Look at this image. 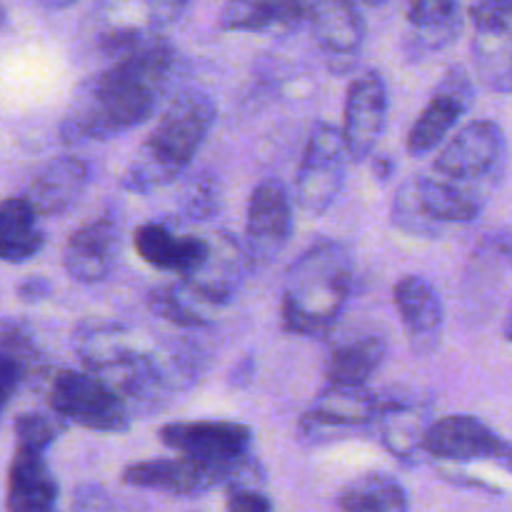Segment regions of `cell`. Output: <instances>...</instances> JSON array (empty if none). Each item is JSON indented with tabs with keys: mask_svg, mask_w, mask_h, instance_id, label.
Returning a JSON list of instances; mask_svg holds the SVG:
<instances>
[{
	"mask_svg": "<svg viewBox=\"0 0 512 512\" xmlns=\"http://www.w3.org/2000/svg\"><path fill=\"white\" fill-rule=\"evenodd\" d=\"M148 308L153 310L158 318L168 320V323L178 325V328H205L210 323V310L213 305L205 303L183 278L180 283L173 285H158L148 293Z\"/></svg>",
	"mask_w": 512,
	"mask_h": 512,
	"instance_id": "f546056e",
	"label": "cell"
},
{
	"mask_svg": "<svg viewBox=\"0 0 512 512\" xmlns=\"http://www.w3.org/2000/svg\"><path fill=\"white\" fill-rule=\"evenodd\" d=\"M483 200L440 175H415L400 185L390 208L393 225L415 238H440L453 225L473 223Z\"/></svg>",
	"mask_w": 512,
	"mask_h": 512,
	"instance_id": "52a82bcc",
	"label": "cell"
},
{
	"mask_svg": "<svg viewBox=\"0 0 512 512\" xmlns=\"http://www.w3.org/2000/svg\"><path fill=\"white\" fill-rule=\"evenodd\" d=\"M160 440L175 453L210 463H245L253 448V430L233 420H180L160 428Z\"/></svg>",
	"mask_w": 512,
	"mask_h": 512,
	"instance_id": "9a60e30c",
	"label": "cell"
},
{
	"mask_svg": "<svg viewBox=\"0 0 512 512\" xmlns=\"http://www.w3.org/2000/svg\"><path fill=\"white\" fill-rule=\"evenodd\" d=\"M38 218V210L25 195L5 198L0 210V255L5 263L20 265L43 250L45 233Z\"/></svg>",
	"mask_w": 512,
	"mask_h": 512,
	"instance_id": "4316f807",
	"label": "cell"
},
{
	"mask_svg": "<svg viewBox=\"0 0 512 512\" xmlns=\"http://www.w3.org/2000/svg\"><path fill=\"white\" fill-rule=\"evenodd\" d=\"M423 453L448 463H495L512 473V443L473 415H448L428 425Z\"/></svg>",
	"mask_w": 512,
	"mask_h": 512,
	"instance_id": "8fae6325",
	"label": "cell"
},
{
	"mask_svg": "<svg viewBox=\"0 0 512 512\" xmlns=\"http://www.w3.org/2000/svg\"><path fill=\"white\" fill-rule=\"evenodd\" d=\"M388 128V85L378 70L355 75L343 108V138L353 163L370 158Z\"/></svg>",
	"mask_w": 512,
	"mask_h": 512,
	"instance_id": "2e32d148",
	"label": "cell"
},
{
	"mask_svg": "<svg viewBox=\"0 0 512 512\" xmlns=\"http://www.w3.org/2000/svg\"><path fill=\"white\" fill-rule=\"evenodd\" d=\"M418 408L403 403L398 398H385L383 408H380L378 423H380V435H383V443L395 458L410 460L415 453L423 450L425 440V428H420L418 423Z\"/></svg>",
	"mask_w": 512,
	"mask_h": 512,
	"instance_id": "4dcf8cb0",
	"label": "cell"
},
{
	"mask_svg": "<svg viewBox=\"0 0 512 512\" xmlns=\"http://www.w3.org/2000/svg\"><path fill=\"white\" fill-rule=\"evenodd\" d=\"M90 183V168L75 155H60L38 170L28 185L25 198L40 218H58L70 213L83 200Z\"/></svg>",
	"mask_w": 512,
	"mask_h": 512,
	"instance_id": "44dd1931",
	"label": "cell"
},
{
	"mask_svg": "<svg viewBox=\"0 0 512 512\" xmlns=\"http://www.w3.org/2000/svg\"><path fill=\"white\" fill-rule=\"evenodd\" d=\"M65 430V420L60 415L43 413V410H28V413L15 418V445H28V448L48 450L60 433Z\"/></svg>",
	"mask_w": 512,
	"mask_h": 512,
	"instance_id": "d6a6232c",
	"label": "cell"
},
{
	"mask_svg": "<svg viewBox=\"0 0 512 512\" xmlns=\"http://www.w3.org/2000/svg\"><path fill=\"white\" fill-rule=\"evenodd\" d=\"M150 3H153L155 18H158L160 28L168 30L170 25H175L180 18H183L190 0H150Z\"/></svg>",
	"mask_w": 512,
	"mask_h": 512,
	"instance_id": "d590c367",
	"label": "cell"
},
{
	"mask_svg": "<svg viewBox=\"0 0 512 512\" xmlns=\"http://www.w3.org/2000/svg\"><path fill=\"white\" fill-rule=\"evenodd\" d=\"M33 5H38V8H48V10H63V8H70L73 3H78V0H30Z\"/></svg>",
	"mask_w": 512,
	"mask_h": 512,
	"instance_id": "74e56055",
	"label": "cell"
},
{
	"mask_svg": "<svg viewBox=\"0 0 512 512\" xmlns=\"http://www.w3.org/2000/svg\"><path fill=\"white\" fill-rule=\"evenodd\" d=\"M350 153L343 130L330 123H315L300 158L295 200L308 215H323L333 208L345 185Z\"/></svg>",
	"mask_w": 512,
	"mask_h": 512,
	"instance_id": "30bf717a",
	"label": "cell"
},
{
	"mask_svg": "<svg viewBox=\"0 0 512 512\" xmlns=\"http://www.w3.org/2000/svg\"><path fill=\"white\" fill-rule=\"evenodd\" d=\"M473 20L475 73L480 83L500 95L512 93V0H478Z\"/></svg>",
	"mask_w": 512,
	"mask_h": 512,
	"instance_id": "7c38bea8",
	"label": "cell"
},
{
	"mask_svg": "<svg viewBox=\"0 0 512 512\" xmlns=\"http://www.w3.org/2000/svg\"><path fill=\"white\" fill-rule=\"evenodd\" d=\"M220 30L225 33H265L298 28L283 0H228L220 10Z\"/></svg>",
	"mask_w": 512,
	"mask_h": 512,
	"instance_id": "f1b7e54d",
	"label": "cell"
},
{
	"mask_svg": "<svg viewBox=\"0 0 512 512\" xmlns=\"http://www.w3.org/2000/svg\"><path fill=\"white\" fill-rule=\"evenodd\" d=\"M210 240V253L193 275L183 278L200 298L213 308H223L243 288L245 275L253 268L248 248L230 233H215Z\"/></svg>",
	"mask_w": 512,
	"mask_h": 512,
	"instance_id": "d6986e66",
	"label": "cell"
},
{
	"mask_svg": "<svg viewBox=\"0 0 512 512\" xmlns=\"http://www.w3.org/2000/svg\"><path fill=\"white\" fill-rule=\"evenodd\" d=\"M38 375H43V355L35 345L33 333L20 320L5 318L3 353H0V395H3L5 408L15 398V393Z\"/></svg>",
	"mask_w": 512,
	"mask_h": 512,
	"instance_id": "484cf974",
	"label": "cell"
},
{
	"mask_svg": "<svg viewBox=\"0 0 512 512\" xmlns=\"http://www.w3.org/2000/svg\"><path fill=\"white\" fill-rule=\"evenodd\" d=\"M18 295L25 303H38L50 295V283L45 278H28L23 285H18Z\"/></svg>",
	"mask_w": 512,
	"mask_h": 512,
	"instance_id": "8d00e7d4",
	"label": "cell"
},
{
	"mask_svg": "<svg viewBox=\"0 0 512 512\" xmlns=\"http://www.w3.org/2000/svg\"><path fill=\"white\" fill-rule=\"evenodd\" d=\"M178 70V53L158 38L120 55L75 90L63 120L65 145L100 143L138 128L158 110Z\"/></svg>",
	"mask_w": 512,
	"mask_h": 512,
	"instance_id": "6da1fadb",
	"label": "cell"
},
{
	"mask_svg": "<svg viewBox=\"0 0 512 512\" xmlns=\"http://www.w3.org/2000/svg\"><path fill=\"white\" fill-rule=\"evenodd\" d=\"M473 100L475 85L470 75L465 73V68H460V65L448 68L443 80L435 85L423 113L418 115V120L410 128L408 153L413 158H423V155L443 148L455 125L460 123V118L473 108Z\"/></svg>",
	"mask_w": 512,
	"mask_h": 512,
	"instance_id": "5bb4252c",
	"label": "cell"
},
{
	"mask_svg": "<svg viewBox=\"0 0 512 512\" xmlns=\"http://www.w3.org/2000/svg\"><path fill=\"white\" fill-rule=\"evenodd\" d=\"M353 293V258L335 240L310 245L285 273L283 328L303 338L333 333Z\"/></svg>",
	"mask_w": 512,
	"mask_h": 512,
	"instance_id": "277c9868",
	"label": "cell"
},
{
	"mask_svg": "<svg viewBox=\"0 0 512 512\" xmlns=\"http://www.w3.org/2000/svg\"><path fill=\"white\" fill-rule=\"evenodd\" d=\"M215 118H218L215 103L198 90H188L170 100L168 108L160 113L158 125L150 130L145 143L125 168L120 178L123 190L148 195L178 183L213 130Z\"/></svg>",
	"mask_w": 512,
	"mask_h": 512,
	"instance_id": "3957f363",
	"label": "cell"
},
{
	"mask_svg": "<svg viewBox=\"0 0 512 512\" xmlns=\"http://www.w3.org/2000/svg\"><path fill=\"white\" fill-rule=\"evenodd\" d=\"M388 355V340L383 333H353L330 348L325 375L330 385H355L365 388L375 370Z\"/></svg>",
	"mask_w": 512,
	"mask_h": 512,
	"instance_id": "d4e9b609",
	"label": "cell"
},
{
	"mask_svg": "<svg viewBox=\"0 0 512 512\" xmlns=\"http://www.w3.org/2000/svg\"><path fill=\"white\" fill-rule=\"evenodd\" d=\"M73 512H120L108 490L98 485H83L73 495Z\"/></svg>",
	"mask_w": 512,
	"mask_h": 512,
	"instance_id": "e575fe53",
	"label": "cell"
},
{
	"mask_svg": "<svg viewBox=\"0 0 512 512\" xmlns=\"http://www.w3.org/2000/svg\"><path fill=\"white\" fill-rule=\"evenodd\" d=\"M123 248V225L115 215H100L75 230L65 243V273L83 285H95L113 273Z\"/></svg>",
	"mask_w": 512,
	"mask_h": 512,
	"instance_id": "e0dca14e",
	"label": "cell"
},
{
	"mask_svg": "<svg viewBox=\"0 0 512 512\" xmlns=\"http://www.w3.org/2000/svg\"><path fill=\"white\" fill-rule=\"evenodd\" d=\"M295 23L305 25L325 63L343 75L358 65L365 43V20L355 0H283Z\"/></svg>",
	"mask_w": 512,
	"mask_h": 512,
	"instance_id": "9c48e42d",
	"label": "cell"
},
{
	"mask_svg": "<svg viewBox=\"0 0 512 512\" xmlns=\"http://www.w3.org/2000/svg\"><path fill=\"white\" fill-rule=\"evenodd\" d=\"M75 350L83 368L118 393L133 415L163 408L170 393L193 380L183 343L168 350H145L118 325L78 330Z\"/></svg>",
	"mask_w": 512,
	"mask_h": 512,
	"instance_id": "7a4b0ae2",
	"label": "cell"
},
{
	"mask_svg": "<svg viewBox=\"0 0 512 512\" xmlns=\"http://www.w3.org/2000/svg\"><path fill=\"white\" fill-rule=\"evenodd\" d=\"M220 208V185L210 173H198L185 188L180 190L178 205H175V220L180 223H203L213 218Z\"/></svg>",
	"mask_w": 512,
	"mask_h": 512,
	"instance_id": "1f68e13d",
	"label": "cell"
},
{
	"mask_svg": "<svg viewBox=\"0 0 512 512\" xmlns=\"http://www.w3.org/2000/svg\"><path fill=\"white\" fill-rule=\"evenodd\" d=\"M375 173H378V178L388 180L390 175H393V160H388V158L375 160Z\"/></svg>",
	"mask_w": 512,
	"mask_h": 512,
	"instance_id": "f35d334b",
	"label": "cell"
},
{
	"mask_svg": "<svg viewBox=\"0 0 512 512\" xmlns=\"http://www.w3.org/2000/svg\"><path fill=\"white\" fill-rule=\"evenodd\" d=\"M123 483L130 488L155 490L173 498H198L215 488H228L235 483H263V465L255 458L245 463H210L178 453L175 458L140 460L123 470Z\"/></svg>",
	"mask_w": 512,
	"mask_h": 512,
	"instance_id": "8992f818",
	"label": "cell"
},
{
	"mask_svg": "<svg viewBox=\"0 0 512 512\" xmlns=\"http://www.w3.org/2000/svg\"><path fill=\"white\" fill-rule=\"evenodd\" d=\"M393 303L403 320L410 348L418 355L438 348L440 335H443L445 308L435 285L423 275H405L395 283Z\"/></svg>",
	"mask_w": 512,
	"mask_h": 512,
	"instance_id": "ffe728a7",
	"label": "cell"
},
{
	"mask_svg": "<svg viewBox=\"0 0 512 512\" xmlns=\"http://www.w3.org/2000/svg\"><path fill=\"white\" fill-rule=\"evenodd\" d=\"M463 25L460 0H410L408 43L415 53L450 48L463 33Z\"/></svg>",
	"mask_w": 512,
	"mask_h": 512,
	"instance_id": "cb8c5ba5",
	"label": "cell"
},
{
	"mask_svg": "<svg viewBox=\"0 0 512 512\" xmlns=\"http://www.w3.org/2000/svg\"><path fill=\"white\" fill-rule=\"evenodd\" d=\"M505 255H508L510 263H512V238L508 240V243H505Z\"/></svg>",
	"mask_w": 512,
	"mask_h": 512,
	"instance_id": "60d3db41",
	"label": "cell"
},
{
	"mask_svg": "<svg viewBox=\"0 0 512 512\" xmlns=\"http://www.w3.org/2000/svg\"><path fill=\"white\" fill-rule=\"evenodd\" d=\"M343 512H410V500L400 480L388 473H365L350 480L338 495Z\"/></svg>",
	"mask_w": 512,
	"mask_h": 512,
	"instance_id": "83f0119b",
	"label": "cell"
},
{
	"mask_svg": "<svg viewBox=\"0 0 512 512\" xmlns=\"http://www.w3.org/2000/svg\"><path fill=\"white\" fill-rule=\"evenodd\" d=\"M505 338H508V340H510V343H512V313H510L508 323H505Z\"/></svg>",
	"mask_w": 512,
	"mask_h": 512,
	"instance_id": "ab89813d",
	"label": "cell"
},
{
	"mask_svg": "<svg viewBox=\"0 0 512 512\" xmlns=\"http://www.w3.org/2000/svg\"><path fill=\"white\" fill-rule=\"evenodd\" d=\"M225 490V512H273V500L260 490V485L235 483Z\"/></svg>",
	"mask_w": 512,
	"mask_h": 512,
	"instance_id": "836d02e7",
	"label": "cell"
},
{
	"mask_svg": "<svg viewBox=\"0 0 512 512\" xmlns=\"http://www.w3.org/2000/svg\"><path fill=\"white\" fill-rule=\"evenodd\" d=\"M383 398L355 385H330L300 420L305 438L323 440L328 433H348L378 420Z\"/></svg>",
	"mask_w": 512,
	"mask_h": 512,
	"instance_id": "ac0fdd59",
	"label": "cell"
},
{
	"mask_svg": "<svg viewBox=\"0 0 512 512\" xmlns=\"http://www.w3.org/2000/svg\"><path fill=\"white\" fill-rule=\"evenodd\" d=\"M135 253L153 268L188 278L210 253V240L175 235L165 223H145L133 235Z\"/></svg>",
	"mask_w": 512,
	"mask_h": 512,
	"instance_id": "603a6c76",
	"label": "cell"
},
{
	"mask_svg": "<svg viewBox=\"0 0 512 512\" xmlns=\"http://www.w3.org/2000/svg\"><path fill=\"white\" fill-rule=\"evenodd\" d=\"M365 5H383V3H388V0H363Z\"/></svg>",
	"mask_w": 512,
	"mask_h": 512,
	"instance_id": "b9f144b4",
	"label": "cell"
},
{
	"mask_svg": "<svg viewBox=\"0 0 512 512\" xmlns=\"http://www.w3.org/2000/svg\"><path fill=\"white\" fill-rule=\"evenodd\" d=\"M48 405L65 423L95 433H125L133 418L128 403L88 370H55L48 383Z\"/></svg>",
	"mask_w": 512,
	"mask_h": 512,
	"instance_id": "ba28073f",
	"label": "cell"
},
{
	"mask_svg": "<svg viewBox=\"0 0 512 512\" xmlns=\"http://www.w3.org/2000/svg\"><path fill=\"white\" fill-rule=\"evenodd\" d=\"M60 488L45 450L15 445L8 468V512H55Z\"/></svg>",
	"mask_w": 512,
	"mask_h": 512,
	"instance_id": "7402d4cb",
	"label": "cell"
},
{
	"mask_svg": "<svg viewBox=\"0 0 512 512\" xmlns=\"http://www.w3.org/2000/svg\"><path fill=\"white\" fill-rule=\"evenodd\" d=\"M293 238V200L283 180L268 178L253 190L245 218V248L253 268L273 263Z\"/></svg>",
	"mask_w": 512,
	"mask_h": 512,
	"instance_id": "4fadbf2b",
	"label": "cell"
},
{
	"mask_svg": "<svg viewBox=\"0 0 512 512\" xmlns=\"http://www.w3.org/2000/svg\"><path fill=\"white\" fill-rule=\"evenodd\" d=\"M508 168V138L493 120H473L440 148L433 173L485 200L503 183Z\"/></svg>",
	"mask_w": 512,
	"mask_h": 512,
	"instance_id": "5b68a950",
	"label": "cell"
}]
</instances>
